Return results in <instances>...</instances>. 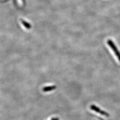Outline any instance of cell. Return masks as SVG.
<instances>
[{"instance_id": "1", "label": "cell", "mask_w": 120, "mask_h": 120, "mask_svg": "<svg viewBox=\"0 0 120 120\" xmlns=\"http://www.w3.org/2000/svg\"><path fill=\"white\" fill-rule=\"evenodd\" d=\"M107 43L110 46V47L111 48L112 50L113 51V52H114L115 54H116L117 57L118 58V60H119L120 61V52L118 51V49H117L114 43H113V42L110 40H109L108 41Z\"/></svg>"}, {"instance_id": "2", "label": "cell", "mask_w": 120, "mask_h": 120, "mask_svg": "<svg viewBox=\"0 0 120 120\" xmlns=\"http://www.w3.org/2000/svg\"><path fill=\"white\" fill-rule=\"evenodd\" d=\"M90 108L91 109L94 110V111L98 113H100V114L103 115H105V116H109V114L107 113H106L105 112L101 110L99 108L97 107V106H95L94 105H92L90 107Z\"/></svg>"}, {"instance_id": "3", "label": "cell", "mask_w": 120, "mask_h": 120, "mask_svg": "<svg viewBox=\"0 0 120 120\" xmlns=\"http://www.w3.org/2000/svg\"><path fill=\"white\" fill-rule=\"evenodd\" d=\"M56 86H48L45 87L43 89V91L44 92H49L51 91L52 90H54L56 89Z\"/></svg>"}, {"instance_id": "4", "label": "cell", "mask_w": 120, "mask_h": 120, "mask_svg": "<svg viewBox=\"0 0 120 120\" xmlns=\"http://www.w3.org/2000/svg\"><path fill=\"white\" fill-rule=\"evenodd\" d=\"M21 21H22V23L23 24V25L26 27V28H27V29H30L31 27V26L30 25V24L27 23V22H26V21H25L23 20H22Z\"/></svg>"}]
</instances>
